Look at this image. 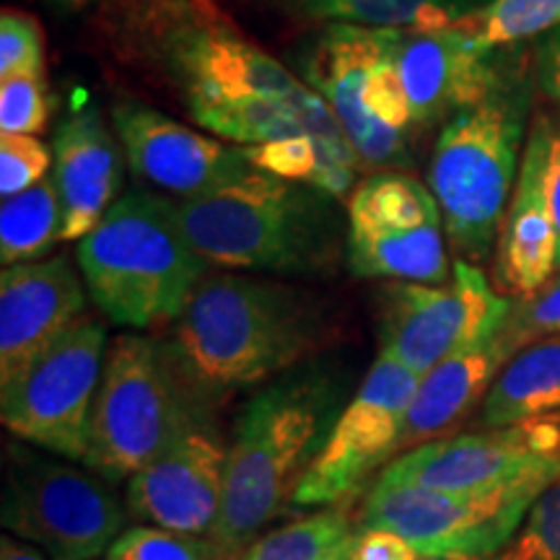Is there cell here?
<instances>
[{
	"instance_id": "obj_1",
	"label": "cell",
	"mask_w": 560,
	"mask_h": 560,
	"mask_svg": "<svg viewBox=\"0 0 560 560\" xmlns=\"http://www.w3.org/2000/svg\"><path fill=\"white\" fill-rule=\"evenodd\" d=\"M350 374L312 359L262 384L236 418L226 493L210 542L236 560L293 503L301 478L325 450L348 405Z\"/></svg>"
},
{
	"instance_id": "obj_2",
	"label": "cell",
	"mask_w": 560,
	"mask_h": 560,
	"mask_svg": "<svg viewBox=\"0 0 560 560\" xmlns=\"http://www.w3.org/2000/svg\"><path fill=\"white\" fill-rule=\"evenodd\" d=\"M330 338V312L319 296L280 280L221 272L202 280L166 342L195 389L215 402L312 361Z\"/></svg>"
},
{
	"instance_id": "obj_3",
	"label": "cell",
	"mask_w": 560,
	"mask_h": 560,
	"mask_svg": "<svg viewBox=\"0 0 560 560\" xmlns=\"http://www.w3.org/2000/svg\"><path fill=\"white\" fill-rule=\"evenodd\" d=\"M179 229L215 268L285 278L332 276L346 260L348 221L332 195L252 170L200 198L174 200Z\"/></svg>"
},
{
	"instance_id": "obj_4",
	"label": "cell",
	"mask_w": 560,
	"mask_h": 560,
	"mask_svg": "<svg viewBox=\"0 0 560 560\" xmlns=\"http://www.w3.org/2000/svg\"><path fill=\"white\" fill-rule=\"evenodd\" d=\"M75 260L96 310L140 332L174 325L210 268L179 229L174 200L149 190L122 195L79 242Z\"/></svg>"
},
{
	"instance_id": "obj_5",
	"label": "cell",
	"mask_w": 560,
	"mask_h": 560,
	"mask_svg": "<svg viewBox=\"0 0 560 560\" xmlns=\"http://www.w3.org/2000/svg\"><path fill=\"white\" fill-rule=\"evenodd\" d=\"M529 83L506 79L486 102L444 125L429 164V190L436 198L450 247L459 260L486 262L522 170Z\"/></svg>"
},
{
	"instance_id": "obj_6",
	"label": "cell",
	"mask_w": 560,
	"mask_h": 560,
	"mask_svg": "<svg viewBox=\"0 0 560 560\" xmlns=\"http://www.w3.org/2000/svg\"><path fill=\"white\" fill-rule=\"evenodd\" d=\"M213 405L187 380L170 342L117 335L104 355L83 465L109 482L130 480L192 425L210 420Z\"/></svg>"
},
{
	"instance_id": "obj_7",
	"label": "cell",
	"mask_w": 560,
	"mask_h": 560,
	"mask_svg": "<svg viewBox=\"0 0 560 560\" xmlns=\"http://www.w3.org/2000/svg\"><path fill=\"white\" fill-rule=\"evenodd\" d=\"M128 503L94 470L9 441L3 450V527L50 560H96L128 522Z\"/></svg>"
},
{
	"instance_id": "obj_8",
	"label": "cell",
	"mask_w": 560,
	"mask_h": 560,
	"mask_svg": "<svg viewBox=\"0 0 560 560\" xmlns=\"http://www.w3.org/2000/svg\"><path fill=\"white\" fill-rule=\"evenodd\" d=\"M550 482L552 478H527L475 493H452L376 480L363 501L361 527L397 532L420 556L490 558L506 550Z\"/></svg>"
},
{
	"instance_id": "obj_9",
	"label": "cell",
	"mask_w": 560,
	"mask_h": 560,
	"mask_svg": "<svg viewBox=\"0 0 560 560\" xmlns=\"http://www.w3.org/2000/svg\"><path fill=\"white\" fill-rule=\"evenodd\" d=\"M346 262L353 276L450 283L444 215L429 185L389 170L363 177L346 206Z\"/></svg>"
},
{
	"instance_id": "obj_10",
	"label": "cell",
	"mask_w": 560,
	"mask_h": 560,
	"mask_svg": "<svg viewBox=\"0 0 560 560\" xmlns=\"http://www.w3.org/2000/svg\"><path fill=\"white\" fill-rule=\"evenodd\" d=\"M107 346L104 325L86 314L19 382L3 387L0 416L5 429L42 452L86 462Z\"/></svg>"
},
{
	"instance_id": "obj_11",
	"label": "cell",
	"mask_w": 560,
	"mask_h": 560,
	"mask_svg": "<svg viewBox=\"0 0 560 560\" xmlns=\"http://www.w3.org/2000/svg\"><path fill=\"white\" fill-rule=\"evenodd\" d=\"M420 374L382 353L350 397L325 450L314 459L293 495L296 509L350 503L369 478L400 457V439Z\"/></svg>"
},
{
	"instance_id": "obj_12",
	"label": "cell",
	"mask_w": 560,
	"mask_h": 560,
	"mask_svg": "<svg viewBox=\"0 0 560 560\" xmlns=\"http://www.w3.org/2000/svg\"><path fill=\"white\" fill-rule=\"evenodd\" d=\"M511 299L495 296L478 265L457 260L450 283H395L380 293V340L384 353L429 371L467 348L493 325H501Z\"/></svg>"
},
{
	"instance_id": "obj_13",
	"label": "cell",
	"mask_w": 560,
	"mask_h": 560,
	"mask_svg": "<svg viewBox=\"0 0 560 560\" xmlns=\"http://www.w3.org/2000/svg\"><path fill=\"white\" fill-rule=\"evenodd\" d=\"M527 478H560V412L503 429L429 441L384 467L380 480L475 493Z\"/></svg>"
},
{
	"instance_id": "obj_14",
	"label": "cell",
	"mask_w": 560,
	"mask_h": 560,
	"mask_svg": "<svg viewBox=\"0 0 560 560\" xmlns=\"http://www.w3.org/2000/svg\"><path fill=\"white\" fill-rule=\"evenodd\" d=\"M384 47V30L330 24L299 55V73L338 117L361 170L389 172L410 164L412 132L382 125L366 112L363 86Z\"/></svg>"
},
{
	"instance_id": "obj_15",
	"label": "cell",
	"mask_w": 560,
	"mask_h": 560,
	"mask_svg": "<svg viewBox=\"0 0 560 560\" xmlns=\"http://www.w3.org/2000/svg\"><path fill=\"white\" fill-rule=\"evenodd\" d=\"M226 467V441L213 420H202L132 475L125 503L140 522L210 540L221 520Z\"/></svg>"
},
{
	"instance_id": "obj_16",
	"label": "cell",
	"mask_w": 560,
	"mask_h": 560,
	"mask_svg": "<svg viewBox=\"0 0 560 560\" xmlns=\"http://www.w3.org/2000/svg\"><path fill=\"white\" fill-rule=\"evenodd\" d=\"M112 122L136 177L179 200L221 190L255 170L242 145H223L200 136L145 104H117Z\"/></svg>"
},
{
	"instance_id": "obj_17",
	"label": "cell",
	"mask_w": 560,
	"mask_h": 560,
	"mask_svg": "<svg viewBox=\"0 0 560 560\" xmlns=\"http://www.w3.org/2000/svg\"><path fill=\"white\" fill-rule=\"evenodd\" d=\"M164 55L190 109L244 100H289L306 89L276 58L210 19L177 26L166 37Z\"/></svg>"
},
{
	"instance_id": "obj_18",
	"label": "cell",
	"mask_w": 560,
	"mask_h": 560,
	"mask_svg": "<svg viewBox=\"0 0 560 560\" xmlns=\"http://www.w3.org/2000/svg\"><path fill=\"white\" fill-rule=\"evenodd\" d=\"M81 270L68 255L11 265L0 276V389L11 387L86 317Z\"/></svg>"
},
{
	"instance_id": "obj_19",
	"label": "cell",
	"mask_w": 560,
	"mask_h": 560,
	"mask_svg": "<svg viewBox=\"0 0 560 560\" xmlns=\"http://www.w3.org/2000/svg\"><path fill=\"white\" fill-rule=\"evenodd\" d=\"M495 52H482L459 26L395 30V62L408 91L412 130L450 122L506 83Z\"/></svg>"
},
{
	"instance_id": "obj_20",
	"label": "cell",
	"mask_w": 560,
	"mask_h": 560,
	"mask_svg": "<svg viewBox=\"0 0 560 560\" xmlns=\"http://www.w3.org/2000/svg\"><path fill=\"white\" fill-rule=\"evenodd\" d=\"M548 115L537 117L522 153V170L495 242V280L511 296L540 291L558 270V234L545 192Z\"/></svg>"
},
{
	"instance_id": "obj_21",
	"label": "cell",
	"mask_w": 560,
	"mask_h": 560,
	"mask_svg": "<svg viewBox=\"0 0 560 560\" xmlns=\"http://www.w3.org/2000/svg\"><path fill=\"white\" fill-rule=\"evenodd\" d=\"M52 179L62 206V242L100 226L122 187V159L96 104L73 109L52 140Z\"/></svg>"
},
{
	"instance_id": "obj_22",
	"label": "cell",
	"mask_w": 560,
	"mask_h": 560,
	"mask_svg": "<svg viewBox=\"0 0 560 560\" xmlns=\"http://www.w3.org/2000/svg\"><path fill=\"white\" fill-rule=\"evenodd\" d=\"M501 325H493L470 346L420 376L405 418L400 454L429 441L454 436L472 410L482 405L503 363L511 359L501 340Z\"/></svg>"
},
{
	"instance_id": "obj_23",
	"label": "cell",
	"mask_w": 560,
	"mask_h": 560,
	"mask_svg": "<svg viewBox=\"0 0 560 560\" xmlns=\"http://www.w3.org/2000/svg\"><path fill=\"white\" fill-rule=\"evenodd\" d=\"M560 412V335L516 350L478 410V429H503Z\"/></svg>"
},
{
	"instance_id": "obj_24",
	"label": "cell",
	"mask_w": 560,
	"mask_h": 560,
	"mask_svg": "<svg viewBox=\"0 0 560 560\" xmlns=\"http://www.w3.org/2000/svg\"><path fill=\"white\" fill-rule=\"evenodd\" d=\"M299 21L374 30H450L490 0H272Z\"/></svg>"
},
{
	"instance_id": "obj_25",
	"label": "cell",
	"mask_w": 560,
	"mask_h": 560,
	"mask_svg": "<svg viewBox=\"0 0 560 560\" xmlns=\"http://www.w3.org/2000/svg\"><path fill=\"white\" fill-rule=\"evenodd\" d=\"M62 242V206L52 177L3 198L0 208V260L5 268L34 262Z\"/></svg>"
},
{
	"instance_id": "obj_26",
	"label": "cell",
	"mask_w": 560,
	"mask_h": 560,
	"mask_svg": "<svg viewBox=\"0 0 560 560\" xmlns=\"http://www.w3.org/2000/svg\"><path fill=\"white\" fill-rule=\"evenodd\" d=\"M353 535L348 503H338L257 537L236 560H325L353 540Z\"/></svg>"
},
{
	"instance_id": "obj_27",
	"label": "cell",
	"mask_w": 560,
	"mask_h": 560,
	"mask_svg": "<svg viewBox=\"0 0 560 560\" xmlns=\"http://www.w3.org/2000/svg\"><path fill=\"white\" fill-rule=\"evenodd\" d=\"M457 26L478 50L495 52L558 30L560 0H490Z\"/></svg>"
},
{
	"instance_id": "obj_28",
	"label": "cell",
	"mask_w": 560,
	"mask_h": 560,
	"mask_svg": "<svg viewBox=\"0 0 560 560\" xmlns=\"http://www.w3.org/2000/svg\"><path fill=\"white\" fill-rule=\"evenodd\" d=\"M363 104L374 120L395 130H412V112L408 91H405L400 68L395 62V30H384V47L369 70L366 86H363Z\"/></svg>"
},
{
	"instance_id": "obj_29",
	"label": "cell",
	"mask_w": 560,
	"mask_h": 560,
	"mask_svg": "<svg viewBox=\"0 0 560 560\" xmlns=\"http://www.w3.org/2000/svg\"><path fill=\"white\" fill-rule=\"evenodd\" d=\"M556 335H560V276H552L540 291L511 301L501 325V340L509 355Z\"/></svg>"
},
{
	"instance_id": "obj_30",
	"label": "cell",
	"mask_w": 560,
	"mask_h": 560,
	"mask_svg": "<svg viewBox=\"0 0 560 560\" xmlns=\"http://www.w3.org/2000/svg\"><path fill=\"white\" fill-rule=\"evenodd\" d=\"M107 560H221V556L210 540L161 527H132L112 542Z\"/></svg>"
},
{
	"instance_id": "obj_31",
	"label": "cell",
	"mask_w": 560,
	"mask_h": 560,
	"mask_svg": "<svg viewBox=\"0 0 560 560\" xmlns=\"http://www.w3.org/2000/svg\"><path fill=\"white\" fill-rule=\"evenodd\" d=\"M503 560H560V478L532 503L527 520L501 552Z\"/></svg>"
},
{
	"instance_id": "obj_32",
	"label": "cell",
	"mask_w": 560,
	"mask_h": 560,
	"mask_svg": "<svg viewBox=\"0 0 560 560\" xmlns=\"http://www.w3.org/2000/svg\"><path fill=\"white\" fill-rule=\"evenodd\" d=\"M50 117L45 73H21L0 81V132L37 136Z\"/></svg>"
},
{
	"instance_id": "obj_33",
	"label": "cell",
	"mask_w": 560,
	"mask_h": 560,
	"mask_svg": "<svg viewBox=\"0 0 560 560\" xmlns=\"http://www.w3.org/2000/svg\"><path fill=\"white\" fill-rule=\"evenodd\" d=\"M21 73H45V32L32 13H0V81Z\"/></svg>"
},
{
	"instance_id": "obj_34",
	"label": "cell",
	"mask_w": 560,
	"mask_h": 560,
	"mask_svg": "<svg viewBox=\"0 0 560 560\" xmlns=\"http://www.w3.org/2000/svg\"><path fill=\"white\" fill-rule=\"evenodd\" d=\"M52 156L37 136L0 132V192L3 198L19 195L45 179Z\"/></svg>"
},
{
	"instance_id": "obj_35",
	"label": "cell",
	"mask_w": 560,
	"mask_h": 560,
	"mask_svg": "<svg viewBox=\"0 0 560 560\" xmlns=\"http://www.w3.org/2000/svg\"><path fill=\"white\" fill-rule=\"evenodd\" d=\"M420 552L397 532L384 527L355 529L350 560H420Z\"/></svg>"
},
{
	"instance_id": "obj_36",
	"label": "cell",
	"mask_w": 560,
	"mask_h": 560,
	"mask_svg": "<svg viewBox=\"0 0 560 560\" xmlns=\"http://www.w3.org/2000/svg\"><path fill=\"white\" fill-rule=\"evenodd\" d=\"M535 83L550 102L560 107V26L537 37Z\"/></svg>"
},
{
	"instance_id": "obj_37",
	"label": "cell",
	"mask_w": 560,
	"mask_h": 560,
	"mask_svg": "<svg viewBox=\"0 0 560 560\" xmlns=\"http://www.w3.org/2000/svg\"><path fill=\"white\" fill-rule=\"evenodd\" d=\"M545 192L558 234V270H560V112L548 117V164H545Z\"/></svg>"
},
{
	"instance_id": "obj_38",
	"label": "cell",
	"mask_w": 560,
	"mask_h": 560,
	"mask_svg": "<svg viewBox=\"0 0 560 560\" xmlns=\"http://www.w3.org/2000/svg\"><path fill=\"white\" fill-rule=\"evenodd\" d=\"M0 560H45V556H42V550L34 548V545L11 540V537L5 535L3 542H0Z\"/></svg>"
},
{
	"instance_id": "obj_39",
	"label": "cell",
	"mask_w": 560,
	"mask_h": 560,
	"mask_svg": "<svg viewBox=\"0 0 560 560\" xmlns=\"http://www.w3.org/2000/svg\"><path fill=\"white\" fill-rule=\"evenodd\" d=\"M182 3L192 5V9L198 11V13H202V16H208V19H213V21H221V11H219V5L213 3V0H182Z\"/></svg>"
},
{
	"instance_id": "obj_40",
	"label": "cell",
	"mask_w": 560,
	"mask_h": 560,
	"mask_svg": "<svg viewBox=\"0 0 560 560\" xmlns=\"http://www.w3.org/2000/svg\"><path fill=\"white\" fill-rule=\"evenodd\" d=\"M423 560H503L499 558H472V556H425Z\"/></svg>"
},
{
	"instance_id": "obj_41",
	"label": "cell",
	"mask_w": 560,
	"mask_h": 560,
	"mask_svg": "<svg viewBox=\"0 0 560 560\" xmlns=\"http://www.w3.org/2000/svg\"><path fill=\"white\" fill-rule=\"evenodd\" d=\"M58 3H62L70 11H81V9H86V5L94 3V0H58Z\"/></svg>"
},
{
	"instance_id": "obj_42",
	"label": "cell",
	"mask_w": 560,
	"mask_h": 560,
	"mask_svg": "<svg viewBox=\"0 0 560 560\" xmlns=\"http://www.w3.org/2000/svg\"><path fill=\"white\" fill-rule=\"evenodd\" d=\"M355 537V535H353ZM350 545H353V540H350L348 545H342V548L338 550V552H332L330 558H325V560H350Z\"/></svg>"
}]
</instances>
